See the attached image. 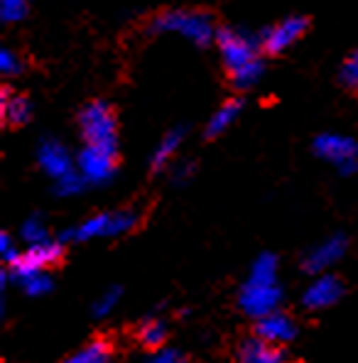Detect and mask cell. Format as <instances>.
Instances as JSON below:
<instances>
[{"label": "cell", "mask_w": 358, "mask_h": 363, "mask_svg": "<svg viewBox=\"0 0 358 363\" xmlns=\"http://www.w3.org/2000/svg\"><path fill=\"white\" fill-rule=\"evenodd\" d=\"M282 304V287L277 282V258L272 253H260L253 260L238 292V307L250 319H263L277 312Z\"/></svg>", "instance_id": "6da1fadb"}, {"label": "cell", "mask_w": 358, "mask_h": 363, "mask_svg": "<svg viewBox=\"0 0 358 363\" xmlns=\"http://www.w3.org/2000/svg\"><path fill=\"white\" fill-rule=\"evenodd\" d=\"M147 30L152 35H179L196 47L216 45V23L206 10L196 8H167L150 18Z\"/></svg>", "instance_id": "7a4b0ae2"}, {"label": "cell", "mask_w": 358, "mask_h": 363, "mask_svg": "<svg viewBox=\"0 0 358 363\" xmlns=\"http://www.w3.org/2000/svg\"><path fill=\"white\" fill-rule=\"evenodd\" d=\"M138 223H140V213L133 209L94 213V216L84 218L82 223H77L74 228H69L62 241L86 243V241H94V238H118V236H125V233L135 231Z\"/></svg>", "instance_id": "3957f363"}, {"label": "cell", "mask_w": 358, "mask_h": 363, "mask_svg": "<svg viewBox=\"0 0 358 363\" xmlns=\"http://www.w3.org/2000/svg\"><path fill=\"white\" fill-rule=\"evenodd\" d=\"M79 133L84 145L118 150V118L106 101H91L79 113Z\"/></svg>", "instance_id": "277c9868"}, {"label": "cell", "mask_w": 358, "mask_h": 363, "mask_svg": "<svg viewBox=\"0 0 358 363\" xmlns=\"http://www.w3.org/2000/svg\"><path fill=\"white\" fill-rule=\"evenodd\" d=\"M216 50L218 57H221L223 67H226L228 77L231 74L245 69L248 64L260 60V37L250 35L248 30L243 28H221L216 35Z\"/></svg>", "instance_id": "5b68a950"}, {"label": "cell", "mask_w": 358, "mask_h": 363, "mask_svg": "<svg viewBox=\"0 0 358 363\" xmlns=\"http://www.w3.org/2000/svg\"><path fill=\"white\" fill-rule=\"evenodd\" d=\"M116 164H118V150H106V147L84 145L77 155V172L82 174L86 184L101 186L113 179Z\"/></svg>", "instance_id": "8992f818"}, {"label": "cell", "mask_w": 358, "mask_h": 363, "mask_svg": "<svg viewBox=\"0 0 358 363\" xmlns=\"http://www.w3.org/2000/svg\"><path fill=\"white\" fill-rule=\"evenodd\" d=\"M309 28V20L304 15H290V18H282L280 23L270 25L260 32V47H263L265 55H282L292 45H297L302 40V35Z\"/></svg>", "instance_id": "52a82bcc"}, {"label": "cell", "mask_w": 358, "mask_h": 363, "mask_svg": "<svg viewBox=\"0 0 358 363\" xmlns=\"http://www.w3.org/2000/svg\"><path fill=\"white\" fill-rule=\"evenodd\" d=\"M356 145L358 143L351 140L349 135H341V133H322V135L314 140V155L324 162L334 164L341 172H351L356 169Z\"/></svg>", "instance_id": "ba28073f"}, {"label": "cell", "mask_w": 358, "mask_h": 363, "mask_svg": "<svg viewBox=\"0 0 358 363\" xmlns=\"http://www.w3.org/2000/svg\"><path fill=\"white\" fill-rule=\"evenodd\" d=\"M37 164H40V169L47 177L55 182L77 169V162H74L69 147L62 140H57V138H45L37 145Z\"/></svg>", "instance_id": "9c48e42d"}, {"label": "cell", "mask_w": 358, "mask_h": 363, "mask_svg": "<svg viewBox=\"0 0 358 363\" xmlns=\"http://www.w3.org/2000/svg\"><path fill=\"white\" fill-rule=\"evenodd\" d=\"M349 241H346L344 233H334V236L324 238L322 243H317L302 260V268L309 275H324L331 270V265H336L346 255Z\"/></svg>", "instance_id": "30bf717a"}, {"label": "cell", "mask_w": 358, "mask_h": 363, "mask_svg": "<svg viewBox=\"0 0 358 363\" xmlns=\"http://www.w3.org/2000/svg\"><path fill=\"white\" fill-rule=\"evenodd\" d=\"M344 297V285L336 275L324 272L317 275L307 285V290L302 292V304L307 309H329L331 304H336Z\"/></svg>", "instance_id": "8fae6325"}, {"label": "cell", "mask_w": 358, "mask_h": 363, "mask_svg": "<svg viewBox=\"0 0 358 363\" xmlns=\"http://www.w3.org/2000/svg\"><path fill=\"white\" fill-rule=\"evenodd\" d=\"M255 336H260L263 341H268L272 346H282L290 344L297 339V322L285 312H272L268 317L258 319L255 322Z\"/></svg>", "instance_id": "7c38bea8"}, {"label": "cell", "mask_w": 358, "mask_h": 363, "mask_svg": "<svg viewBox=\"0 0 358 363\" xmlns=\"http://www.w3.org/2000/svg\"><path fill=\"white\" fill-rule=\"evenodd\" d=\"M64 255V241H50L40 243V245H30L23 250L18 263L10 268V272H28V270H47L50 265H55Z\"/></svg>", "instance_id": "4fadbf2b"}, {"label": "cell", "mask_w": 358, "mask_h": 363, "mask_svg": "<svg viewBox=\"0 0 358 363\" xmlns=\"http://www.w3.org/2000/svg\"><path fill=\"white\" fill-rule=\"evenodd\" d=\"M0 116L3 123L10 128H18L30 123L32 118V101L25 94H15L10 89L0 91Z\"/></svg>", "instance_id": "5bb4252c"}, {"label": "cell", "mask_w": 358, "mask_h": 363, "mask_svg": "<svg viewBox=\"0 0 358 363\" xmlns=\"http://www.w3.org/2000/svg\"><path fill=\"white\" fill-rule=\"evenodd\" d=\"M238 363H287L280 346H272L263 341L260 336H250L238 346L236 354Z\"/></svg>", "instance_id": "9a60e30c"}, {"label": "cell", "mask_w": 358, "mask_h": 363, "mask_svg": "<svg viewBox=\"0 0 358 363\" xmlns=\"http://www.w3.org/2000/svg\"><path fill=\"white\" fill-rule=\"evenodd\" d=\"M184 138H186V130L181 125L164 133L162 140L157 143V147H155L152 155H150V167H152V172H162V169H167L169 164H174V157H177Z\"/></svg>", "instance_id": "2e32d148"}, {"label": "cell", "mask_w": 358, "mask_h": 363, "mask_svg": "<svg viewBox=\"0 0 358 363\" xmlns=\"http://www.w3.org/2000/svg\"><path fill=\"white\" fill-rule=\"evenodd\" d=\"M240 111H243V101L240 99H228L226 104H221L216 111L211 113V118L206 121V138H218L228 130L238 118H240Z\"/></svg>", "instance_id": "e0dca14e"}, {"label": "cell", "mask_w": 358, "mask_h": 363, "mask_svg": "<svg viewBox=\"0 0 358 363\" xmlns=\"http://www.w3.org/2000/svg\"><path fill=\"white\" fill-rule=\"evenodd\" d=\"M15 280V285H20L30 297H42L55 287V280L50 277L47 270H28V272H8Z\"/></svg>", "instance_id": "ac0fdd59"}, {"label": "cell", "mask_w": 358, "mask_h": 363, "mask_svg": "<svg viewBox=\"0 0 358 363\" xmlns=\"http://www.w3.org/2000/svg\"><path fill=\"white\" fill-rule=\"evenodd\" d=\"M111 356H113V349L106 339H94L89 341L84 349L74 351L64 363H111Z\"/></svg>", "instance_id": "d6986e66"}, {"label": "cell", "mask_w": 358, "mask_h": 363, "mask_svg": "<svg viewBox=\"0 0 358 363\" xmlns=\"http://www.w3.org/2000/svg\"><path fill=\"white\" fill-rule=\"evenodd\" d=\"M138 339H140V344L147 346V349L160 351V346L167 341V324L160 317L142 319V324L138 327Z\"/></svg>", "instance_id": "ffe728a7"}, {"label": "cell", "mask_w": 358, "mask_h": 363, "mask_svg": "<svg viewBox=\"0 0 358 363\" xmlns=\"http://www.w3.org/2000/svg\"><path fill=\"white\" fill-rule=\"evenodd\" d=\"M20 238L25 241V245H40L45 241H50V228H47V223L42 221V216H30L28 221L23 223V228H20Z\"/></svg>", "instance_id": "44dd1931"}, {"label": "cell", "mask_w": 358, "mask_h": 363, "mask_svg": "<svg viewBox=\"0 0 358 363\" xmlns=\"http://www.w3.org/2000/svg\"><path fill=\"white\" fill-rule=\"evenodd\" d=\"M263 74H265V64H263V60H258V62L248 64L245 69H240V72L231 74V84L240 91H248V89L258 86Z\"/></svg>", "instance_id": "7402d4cb"}, {"label": "cell", "mask_w": 358, "mask_h": 363, "mask_svg": "<svg viewBox=\"0 0 358 363\" xmlns=\"http://www.w3.org/2000/svg\"><path fill=\"white\" fill-rule=\"evenodd\" d=\"M32 0H0V20L5 25L23 23L30 13Z\"/></svg>", "instance_id": "603a6c76"}, {"label": "cell", "mask_w": 358, "mask_h": 363, "mask_svg": "<svg viewBox=\"0 0 358 363\" xmlns=\"http://www.w3.org/2000/svg\"><path fill=\"white\" fill-rule=\"evenodd\" d=\"M121 295H123L121 287H108V290L101 292V295L96 297V302H94V314H96V317H108V314L118 307Z\"/></svg>", "instance_id": "cb8c5ba5"}, {"label": "cell", "mask_w": 358, "mask_h": 363, "mask_svg": "<svg viewBox=\"0 0 358 363\" xmlns=\"http://www.w3.org/2000/svg\"><path fill=\"white\" fill-rule=\"evenodd\" d=\"M339 82L344 84L346 89L358 91V50H354L344 62H341Z\"/></svg>", "instance_id": "d4e9b609"}, {"label": "cell", "mask_w": 358, "mask_h": 363, "mask_svg": "<svg viewBox=\"0 0 358 363\" xmlns=\"http://www.w3.org/2000/svg\"><path fill=\"white\" fill-rule=\"evenodd\" d=\"M23 69H25V62L18 52L10 50V47L0 50V74H3V77H18V74H23Z\"/></svg>", "instance_id": "484cf974"}, {"label": "cell", "mask_w": 358, "mask_h": 363, "mask_svg": "<svg viewBox=\"0 0 358 363\" xmlns=\"http://www.w3.org/2000/svg\"><path fill=\"white\" fill-rule=\"evenodd\" d=\"M84 186H86V182H84V177L77 172V169H74V172H69L67 177L55 182V191L60 196H74V194H79Z\"/></svg>", "instance_id": "4316f807"}, {"label": "cell", "mask_w": 358, "mask_h": 363, "mask_svg": "<svg viewBox=\"0 0 358 363\" xmlns=\"http://www.w3.org/2000/svg\"><path fill=\"white\" fill-rule=\"evenodd\" d=\"M20 255H23V250L15 245L13 236H10V233H0V260H3L8 268H13L20 260Z\"/></svg>", "instance_id": "83f0119b"}, {"label": "cell", "mask_w": 358, "mask_h": 363, "mask_svg": "<svg viewBox=\"0 0 358 363\" xmlns=\"http://www.w3.org/2000/svg\"><path fill=\"white\" fill-rule=\"evenodd\" d=\"M147 363H189L186 356L177 349H160L147 359Z\"/></svg>", "instance_id": "f1b7e54d"}, {"label": "cell", "mask_w": 358, "mask_h": 363, "mask_svg": "<svg viewBox=\"0 0 358 363\" xmlns=\"http://www.w3.org/2000/svg\"><path fill=\"white\" fill-rule=\"evenodd\" d=\"M191 177H194V162L172 164V179L177 182V184H184V182H189Z\"/></svg>", "instance_id": "f546056e"}, {"label": "cell", "mask_w": 358, "mask_h": 363, "mask_svg": "<svg viewBox=\"0 0 358 363\" xmlns=\"http://www.w3.org/2000/svg\"><path fill=\"white\" fill-rule=\"evenodd\" d=\"M356 167H358V145H356Z\"/></svg>", "instance_id": "4dcf8cb0"}]
</instances>
